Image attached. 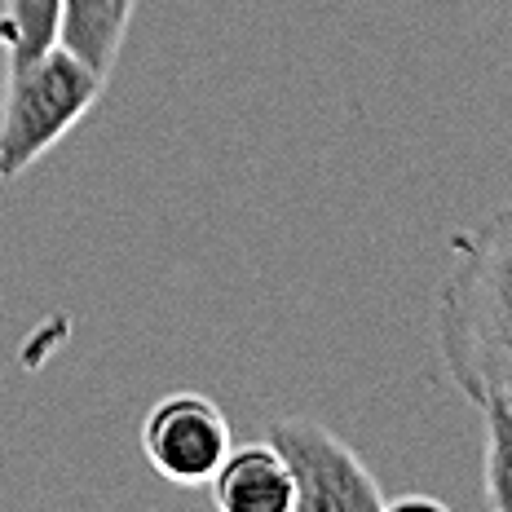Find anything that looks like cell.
Returning <instances> with one entry per match:
<instances>
[{"instance_id": "1", "label": "cell", "mask_w": 512, "mask_h": 512, "mask_svg": "<svg viewBox=\"0 0 512 512\" xmlns=\"http://www.w3.org/2000/svg\"><path fill=\"white\" fill-rule=\"evenodd\" d=\"M437 349L460 393L512 402V208L451 239V270L437 287Z\"/></svg>"}, {"instance_id": "4", "label": "cell", "mask_w": 512, "mask_h": 512, "mask_svg": "<svg viewBox=\"0 0 512 512\" xmlns=\"http://www.w3.org/2000/svg\"><path fill=\"white\" fill-rule=\"evenodd\" d=\"M230 420L204 393H168L142 424V455L164 482L208 486L230 455Z\"/></svg>"}, {"instance_id": "8", "label": "cell", "mask_w": 512, "mask_h": 512, "mask_svg": "<svg viewBox=\"0 0 512 512\" xmlns=\"http://www.w3.org/2000/svg\"><path fill=\"white\" fill-rule=\"evenodd\" d=\"M477 407H482V420H486L482 499L490 512H512V402L490 393Z\"/></svg>"}, {"instance_id": "6", "label": "cell", "mask_w": 512, "mask_h": 512, "mask_svg": "<svg viewBox=\"0 0 512 512\" xmlns=\"http://www.w3.org/2000/svg\"><path fill=\"white\" fill-rule=\"evenodd\" d=\"M133 5L137 0H58V40L53 45L76 53L89 71L111 80L124 31L133 23Z\"/></svg>"}, {"instance_id": "7", "label": "cell", "mask_w": 512, "mask_h": 512, "mask_svg": "<svg viewBox=\"0 0 512 512\" xmlns=\"http://www.w3.org/2000/svg\"><path fill=\"white\" fill-rule=\"evenodd\" d=\"M58 40V0H5L0 9V45L9 71L40 58Z\"/></svg>"}, {"instance_id": "5", "label": "cell", "mask_w": 512, "mask_h": 512, "mask_svg": "<svg viewBox=\"0 0 512 512\" xmlns=\"http://www.w3.org/2000/svg\"><path fill=\"white\" fill-rule=\"evenodd\" d=\"M212 504L221 512H296V486L270 442L239 446L212 477Z\"/></svg>"}, {"instance_id": "3", "label": "cell", "mask_w": 512, "mask_h": 512, "mask_svg": "<svg viewBox=\"0 0 512 512\" xmlns=\"http://www.w3.org/2000/svg\"><path fill=\"white\" fill-rule=\"evenodd\" d=\"M265 442L283 455L296 486V512H384L371 468L318 420H274Z\"/></svg>"}, {"instance_id": "9", "label": "cell", "mask_w": 512, "mask_h": 512, "mask_svg": "<svg viewBox=\"0 0 512 512\" xmlns=\"http://www.w3.org/2000/svg\"><path fill=\"white\" fill-rule=\"evenodd\" d=\"M384 508L389 512H446L442 499L433 495H402V499H384Z\"/></svg>"}, {"instance_id": "2", "label": "cell", "mask_w": 512, "mask_h": 512, "mask_svg": "<svg viewBox=\"0 0 512 512\" xmlns=\"http://www.w3.org/2000/svg\"><path fill=\"white\" fill-rule=\"evenodd\" d=\"M102 89L106 80L98 71L62 45H49L40 58L9 71L0 98V181L23 177L40 155L53 151L93 111Z\"/></svg>"}]
</instances>
